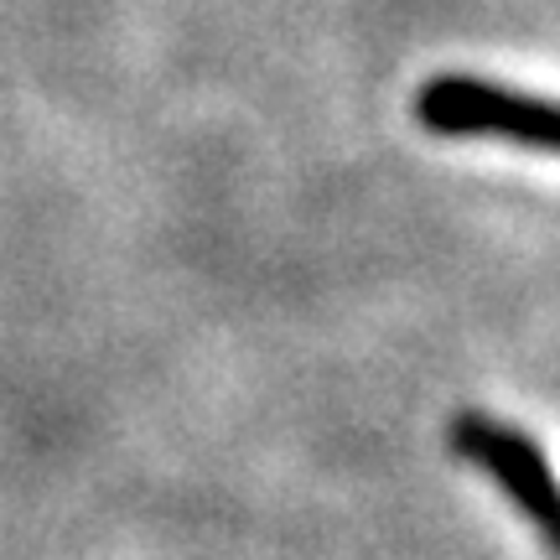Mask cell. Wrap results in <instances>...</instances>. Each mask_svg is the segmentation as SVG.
Instances as JSON below:
<instances>
[{
	"label": "cell",
	"mask_w": 560,
	"mask_h": 560,
	"mask_svg": "<svg viewBox=\"0 0 560 560\" xmlns=\"http://www.w3.org/2000/svg\"><path fill=\"white\" fill-rule=\"evenodd\" d=\"M416 120L431 136H503L529 151L560 156V100H535V94L467 79V73H441L420 83Z\"/></svg>",
	"instance_id": "obj_1"
},
{
	"label": "cell",
	"mask_w": 560,
	"mask_h": 560,
	"mask_svg": "<svg viewBox=\"0 0 560 560\" xmlns=\"http://www.w3.org/2000/svg\"><path fill=\"white\" fill-rule=\"evenodd\" d=\"M446 441H452L457 457L482 467L509 499L520 503L524 520L535 524L545 535V545L560 556V478H556V467H550V457H545L540 446L524 436L520 425L482 416V410L452 416Z\"/></svg>",
	"instance_id": "obj_2"
}]
</instances>
